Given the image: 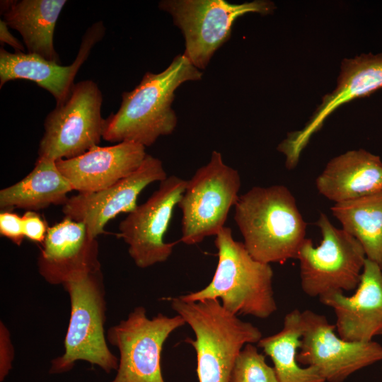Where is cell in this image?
<instances>
[{
  "instance_id": "6da1fadb",
  "label": "cell",
  "mask_w": 382,
  "mask_h": 382,
  "mask_svg": "<svg viewBox=\"0 0 382 382\" xmlns=\"http://www.w3.org/2000/svg\"><path fill=\"white\" fill-rule=\"evenodd\" d=\"M202 75L183 54L175 57L160 73L147 71L132 91L122 94L117 112L105 119L103 139L146 147L161 136L172 134L178 122L171 108L175 91L187 81L201 80Z\"/></svg>"
},
{
  "instance_id": "7a4b0ae2",
  "label": "cell",
  "mask_w": 382,
  "mask_h": 382,
  "mask_svg": "<svg viewBox=\"0 0 382 382\" xmlns=\"http://www.w3.org/2000/svg\"><path fill=\"white\" fill-rule=\"evenodd\" d=\"M234 221L256 260L270 265L297 259L306 224L290 190L282 185L255 186L239 196Z\"/></svg>"
},
{
  "instance_id": "3957f363",
  "label": "cell",
  "mask_w": 382,
  "mask_h": 382,
  "mask_svg": "<svg viewBox=\"0 0 382 382\" xmlns=\"http://www.w3.org/2000/svg\"><path fill=\"white\" fill-rule=\"evenodd\" d=\"M218 262L211 282L203 289L180 297L187 301L220 300L234 315L267 318L277 309L269 264L255 260L243 243L234 240L224 226L216 236Z\"/></svg>"
},
{
  "instance_id": "277c9868",
  "label": "cell",
  "mask_w": 382,
  "mask_h": 382,
  "mask_svg": "<svg viewBox=\"0 0 382 382\" xmlns=\"http://www.w3.org/2000/svg\"><path fill=\"white\" fill-rule=\"evenodd\" d=\"M172 308L194 332L186 338L197 355L199 382H229L235 361L243 346L262 337L258 328L225 309L218 299L187 301L168 299Z\"/></svg>"
},
{
  "instance_id": "5b68a950",
  "label": "cell",
  "mask_w": 382,
  "mask_h": 382,
  "mask_svg": "<svg viewBox=\"0 0 382 382\" xmlns=\"http://www.w3.org/2000/svg\"><path fill=\"white\" fill-rule=\"evenodd\" d=\"M62 286L70 299V318L64 352L52 361L50 374L68 372L80 360L107 374L117 371L119 359L110 350L105 335L107 303L101 270L80 275Z\"/></svg>"
},
{
  "instance_id": "8992f818",
  "label": "cell",
  "mask_w": 382,
  "mask_h": 382,
  "mask_svg": "<svg viewBox=\"0 0 382 382\" xmlns=\"http://www.w3.org/2000/svg\"><path fill=\"white\" fill-rule=\"evenodd\" d=\"M322 239L315 247L306 238L298 253L303 292L311 297L357 289L365 260L360 243L344 229L332 224L321 213L316 221Z\"/></svg>"
},
{
  "instance_id": "52a82bcc",
  "label": "cell",
  "mask_w": 382,
  "mask_h": 382,
  "mask_svg": "<svg viewBox=\"0 0 382 382\" xmlns=\"http://www.w3.org/2000/svg\"><path fill=\"white\" fill-rule=\"evenodd\" d=\"M241 185L238 170L224 162L220 152L213 151L208 163L187 180L178 203L182 212L180 241L191 245L216 236L238 199Z\"/></svg>"
},
{
  "instance_id": "ba28073f",
  "label": "cell",
  "mask_w": 382,
  "mask_h": 382,
  "mask_svg": "<svg viewBox=\"0 0 382 382\" xmlns=\"http://www.w3.org/2000/svg\"><path fill=\"white\" fill-rule=\"evenodd\" d=\"M158 8L168 13L182 32L183 54L198 69H204L215 52L231 35L233 24L248 13L270 14L275 8L268 1L232 4L225 0H163Z\"/></svg>"
},
{
  "instance_id": "9c48e42d",
  "label": "cell",
  "mask_w": 382,
  "mask_h": 382,
  "mask_svg": "<svg viewBox=\"0 0 382 382\" xmlns=\"http://www.w3.org/2000/svg\"><path fill=\"white\" fill-rule=\"evenodd\" d=\"M102 103V93L94 81L75 83L69 98L47 115L38 157L69 159L99 146L105 123Z\"/></svg>"
},
{
  "instance_id": "30bf717a",
  "label": "cell",
  "mask_w": 382,
  "mask_h": 382,
  "mask_svg": "<svg viewBox=\"0 0 382 382\" xmlns=\"http://www.w3.org/2000/svg\"><path fill=\"white\" fill-rule=\"evenodd\" d=\"M185 324L179 315L158 313L151 319L144 306H137L127 318L107 332V340L120 353L117 374L110 382H166L161 358L170 335Z\"/></svg>"
},
{
  "instance_id": "8fae6325",
  "label": "cell",
  "mask_w": 382,
  "mask_h": 382,
  "mask_svg": "<svg viewBox=\"0 0 382 382\" xmlns=\"http://www.w3.org/2000/svg\"><path fill=\"white\" fill-rule=\"evenodd\" d=\"M186 183L178 176L167 177L144 203L120 223L117 235L128 245L129 255L137 267L146 268L171 255L178 242L166 243L164 236Z\"/></svg>"
},
{
  "instance_id": "7c38bea8",
  "label": "cell",
  "mask_w": 382,
  "mask_h": 382,
  "mask_svg": "<svg viewBox=\"0 0 382 382\" xmlns=\"http://www.w3.org/2000/svg\"><path fill=\"white\" fill-rule=\"evenodd\" d=\"M301 326L297 360L316 368L326 382H343L358 370L382 361L379 343L345 340L323 315L302 311Z\"/></svg>"
},
{
  "instance_id": "4fadbf2b",
  "label": "cell",
  "mask_w": 382,
  "mask_h": 382,
  "mask_svg": "<svg viewBox=\"0 0 382 382\" xmlns=\"http://www.w3.org/2000/svg\"><path fill=\"white\" fill-rule=\"evenodd\" d=\"M167 177L163 162L147 154L134 172L112 185L69 197L62 212L65 217L83 223L90 234L97 238L104 233L110 220L121 213L129 214L135 209L137 198L145 187Z\"/></svg>"
},
{
  "instance_id": "5bb4252c",
  "label": "cell",
  "mask_w": 382,
  "mask_h": 382,
  "mask_svg": "<svg viewBox=\"0 0 382 382\" xmlns=\"http://www.w3.org/2000/svg\"><path fill=\"white\" fill-rule=\"evenodd\" d=\"M382 88V53L361 54L342 63L336 88L327 94L310 120L301 130L289 133L277 146L286 157V167L294 168L312 135L337 108Z\"/></svg>"
},
{
  "instance_id": "9a60e30c",
  "label": "cell",
  "mask_w": 382,
  "mask_h": 382,
  "mask_svg": "<svg viewBox=\"0 0 382 382\" xmlns=\"http://www.w3.org/2000/svg\"><path fill=\"white\" fill-rule=\"evenodd\" d=\"M37 260L41 277L52 285L101 270L99 244L86 226L67 217L49 227Z\"/></svg>"
},
{
  "instance_id": "2e32d148",
  "label": "cell",
  "mask_w": 382,
  "mask_h": 382,
  "mask_svg": "<svg viewBox=\"0 0 382 382\" xmlns=\"http://www.w3.org/2000/svg\"><path fill=\"white\" fill-rule=\"evenodd\" d=\"M104 34L105 27L102 21L89 27L82 37L75 60L69 66H62L28 52L11 53L1 47L0 87L11 80H29L51 93L56 100V105L63 104L71 94L79 69Z\"/></svg>"
},
{
  "instance_id": "e0dca14e",
  "label": "cell",
  "mask_w": 382,
  "mask_h": 382,
  "mask_svg": "<svg viewBox=\"0 0 382 382\" xmlns=\"http://www.w3.org/2000/svg\"><path fill=\"white\" fill-rule=\"evenodd\" d=\"M336 316V330L342 339L367 342L382 335V270L366 259L360 282L350 296L335 292L319 298Z\"/></svg>"
},
{
  "instance_id": "ac0fdd59",
  "label": "cell",
  "mask_w": 382,
  "mask_h": 382,
  "mask_svg": "<svg viewBox=\"0 0 382 382\" xmlns=\"http://www.w3.org/2000/svg\"><path fill=\"white\" fill-rule=\"evenodd\" d=\"M147 154L145 146L129 141L97 146L73 158L56 161L74 190L93 192L108 187L134 172Z\"/></svg>"
},
{
  "instance_id": "d6986e66",
  "label": "cell",
  "mask_w": 382,
  "mask_h": 382,
  "mask_svg": "<svg viewBox=\"0 0 382 382\" xmlns=\"http://www.w3.org/2000/svg\"><path fill=\"white\" fill-rule=\"evenodd\" d=\"M318 191L340 203L382 191V161L364 149L332 158L316 180Z\"/></svg>"
},
{
  "instance_id": "ffe728a7",
  "label": "cell",
  "mask_w": 382,
  "mask_h": 382,
  "mask_svg": "<svg viewBox=\"0 0 382 382\" xmlns=\"http://www.w3.org/2000/svg\"><path fill=\"white\" fill-rule=\"evenodd\" d=\"M66 0L1 1V11L8 27L16 30L30 54L60 62L54 33Z\"/></svg>"
},
{
  "instance_id": "44dd1931",
  "label": "cell",
  "mask_w": 382,
  "mask_h": 382,
  "mask_svg": "<svg viewBox=\"0 0 382 382\" xmlns=\"http://www.w3.org/2000/svg\"><path fill=\"white\" fill-rule=\"evenodd\" d=\"M72 190L56 161L37 157L33 169L25 178L0 190V207L35 212L53 204L64 205Z\"/></svg>"
},
{
  "instance_id": "7402d4cb",
  "label": "cell",
  "mask_w": 382,
  "mask_h": 382,
  "mask_svg": "<svg viewBox=\"0 0 382 382\" xmlns=\"http://www.w3.org/2000/svg\"><path fill=\"white\" fill-rule=\"evenodd\" d=\"M301 336V312L294 309L285 316L279 332L262 337L257 345L271 358L278 382H326L316 368L299 365Z\"/></svg>"
},
{
  "instance_id": "603a6c76",
  "label": "cell",
  "mask_w": 382,
  "mask_h": 382,
  "mask_svg": "<svg viewBox=\"0 0 382 382\" xmlns=\"http://www.w3.org/2000/svg\"><path fill=\"white\" fill-rule=\"evenodd\" d=\"M331 211L342 229L360 243L366 258L382 270V191L335 203Z\"/></svg>"
},
{
  "instance_id": "cb8c5ba5",
  "label": "cell",
  "mask_w": 382,
  "mask_h": 382,
  "mask_svg": "<svg viewBox=\"0 0 382 382\" xmlns=\"http://www.w3.org/2000/svg\"><path fill=\"white\" fill-rule=\"evenodd\" d=\"M229 382H278L274 367L252 343L247 344L238 355Z\"/></svg>"
},
{
  "instance_id": "d4e9b609",
  "label": "cell",
  "mask_w": 382,
  "mask_h": 382,
  "mask_svg": "<svg viewBox=\"0 0 382 382\" xmlns=\"http://www.w3.org/2000/svg\"><path fill=\"white\" fill-rule=\"evenodd\" d=\"M0 233L16 245L20 246L25 238L22 216L10 211L0 214Z\"/></svg>"
},
{
  "instance_id": "484cf974",
  "label": "cell",
  "mask_w": 382,
  "mask_h": 382,
  "mask_svg": "<svg viewBox=\"0 0 382 382\" xmlns=\"http://www.w3.org/2000/svg\"><path fill=\"white\" fill-rule=\"evenodd\" d=\"M22 221L25 238L42 243L48 228L40 216L34 211H26L22 216Z\"/></svg>"
},
{
  "instance_id": "4316f807",
  "label": "cell",
  "mask_w": 382,
  "mask_h": 382,
  "mask_svg": "<svg viewBox=\"0 0 382 382\" xmlns=\"http://www.w3.org/2000/svg\"><path fill=\"white\" fill-rule=\"evenodd\" d=\"M14 349L8 329L0 323V381H3L12 369Z\"/></svg>"
},
{
  "instance_id": "83f0119b",
  "label": "cell",
  "mask_w": 382,
  "mask_h": 382,
  "mask_svg": "<svg viewBox=\"0 0 382 382\" xmlns=\"http://www.w3.org/2000/svg\"><path fill=\"white\" fill-rule=\"evenodd\" d=\"M0 42L11 46L16 52H25L23 45L10 33L8 26L4 20L0 21Z\"/></svg>"
}]
</instances>
